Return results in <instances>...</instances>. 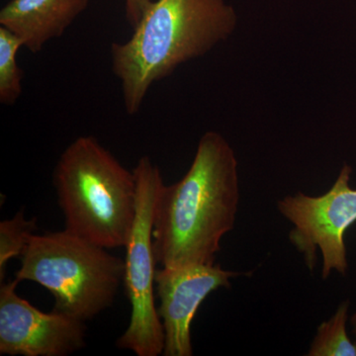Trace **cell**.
I'll list each match as a JSON object with an SVG mask.
<instances>
[{"mask_svg":"<svg viewBox=\"0 0 356 356\" xmlns=\"http://www.w3.org/2000/svg\"><path fill=\"white\" fill-rule=\"evenodd\" d=\"M240 203L238 161L221 134L198 143L188 172L163 184L154 210L153 248L159 266H213L234 229Z\"/></svg>","mask_w":356,"mask_h":356,"instance_id":"obj_1","label":"cell"},{"mask_svg":"<svg viewBox=\"0 0 356 356\" xmlns=\"http://www.w3.org/2000/svg\"><path fill=\"white\" fill-rule=\"evenodd\" d=\"M236 24V10L225 0H153L132 37L111 46L126 112L137 114L154 83L228 39Z\"/></svg>","mask_w":356,"mask_h":356,"instance_id":"obj_2","label":"cell"},{"mask_svg":"<svg viewBox=\"0 0 356 356\" xmlns=\"http://www.w3.org/2000/svg\"><path fill=\"white\" fill-rule=\"evenodd\" d=\"M53 184L65 229L107 250L126 247L137 213V179L95 137L67 146Z\"/></svg>","mask_w":356,"mask_h":356,"instance_id":"obj_3","label":"cell"},{"mask_svg":"<svg viewBox=\"0 0 356 356\" xmlns=\"http://www.w3.org/2000/svg\"><path fill=\"white\" fill-rule=\"evenodd\" d=\"M108 250L65 229L35 234L15 278L50 291L53 310L88 322L112 306L124 281L125 262Z\"/></svg>","mask_w":356,"mask_h":356,"instance_id":"obj_4","label":"cell"},{"mask_svg":"<svg viewBox=\"0 0 356 356\" xmlns=\"http://www.w3.org/2000/svg\"><path fill=\"white\" fill-rule=\"evenodd\" d=\"M138 186L137 213L126 245L124 286L131 318L116 346L137 356L163 355L165 332L154 301L156 266L153 248L154 210L165 184L161 170L147 156L134 168Z\"/></svg>","mask_w":356,"mask_h":356,"instance_id":"obj_5","label":"cell"},{"mask_svg":"<svg viewBox=\"0 0 356 356\" xmlns=\"http://www.w3.org/2000/svg\"><path fill=\"white\" fill-rule=\"evenodd\" d=\"M353 170L344 163L332 188L320 196L297 192L278 201V211L293 228L290 243L303 255L313 271L322 255V277L334 271L346 275L348 269L344 236L356 222V189L350 187Z\"/></svg>","mask_w":356,"mask_h":356,"instance_id":"obj_6","label":"cell"},{"mask_svg":"<svg viewBox=\"0 0 356 356\" xmlns=\"http://www.w3.org/2000/svg\"><path fill=\"white\" fill-rule=\"evenodd\" d=\"M19 282L15 278L0 286V355L67 356L83 350L86 322L39 310L17 294Z\"/></svg>","mask_w":356,"mask_h":356,"instance_id":"obj_7","label":"cell"},{"mask_svg":"<svg viewBox=\"0 0 356 356\" xmlns=\"http://www.w3.org/2000/svg\"><path fill=\"white\" fill-rule=\"evenodd\" d=\"M240 273L221 266L163 267L156 273L159 318L165 332L163 356H191V324L211 293L231 287Z\"/></svg>","mask_w":356,"mask_h":356,"instance_id":"obj_8","label":"cell"},{"mask_svg":"<svg viewBox=\"0 0 356 356\" xmlns=\"http://www.w3.org/2000/svg\"><path fill=\"white\" fill-rule=\"evenodd\" d=\"M89 0H10L0 11V26L38 53L51 40L58 38L83 13Z\"/></svg>","mask_w":356,"mask_h":356,"instance_id":"obj_9","label":"cell"},{"mask_svg":"<svg viewBox=\"0 0 356 356\" xmlns=\"http://www.w3.org/2000/svg\"><path fill=\"white\" fill-rule=\"evenodd\" d=\"M350 306V301L346 300L329 320L318 325L307 355L356 356V343L351 341L346 331Z\"/></svg>","mask_w":356,"mask_h":356,"instance_id":"obj_10","label":"cell"},{"mask_svg":"<svg viewBox=\"0 0 356 356\" xmlns=\"http://www.w3.org/2000/svg\"><path fill=\"white\" fill-rule=\"evenodd\" d=\"M23 43L19 37L0 26V102L15 104L22 95L24 72L17 64V53Z\"/></svg>","mask_w":356,"mask_h":356,"instance_id":"obj_11","label":"cell"},{"mask_svg":"<svg viewBox=\"0 0 356 356\" xmlns=\"http://www.w3.org/2000/svg\"><path fill=\"white\" fill-rule=\"evenodd\" d=\"M37 228V218L26 219L23 209L0 222V283L6 277L8 261L23 254Z\"/></svg>","mask_w":356,"mask_h":356,"instance_id":"obj_12","label":"cell"},{"mask_svg":"<svg viewBox=\"0 0 356 356\" xmlns=\"http://www.w3.org/2000/svg\"><path fill=\"white\" fill-rule=\"evenodd\" d=\"M152 2L153 0H125L126 17L129 24L135 27Z\"/></svg>","mask_w":356,"mask_h":356,"instance_id":"obj_13","label":"cell"},{"mask_svg":"<svg viewBox=\"0 0 356 356\" xmlns=\"http://www.w3.org/2000/svg\"><path fill=\"white\" fill-rule=\"evenodd\" d=\"M350 325L353 329V334L356 337V313L353 314V317L350 318Z\"/></svg>","mask_w":356,"mask_h":356,"instance_id":"obj_14","label":"cell"}]
</instances>
